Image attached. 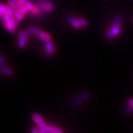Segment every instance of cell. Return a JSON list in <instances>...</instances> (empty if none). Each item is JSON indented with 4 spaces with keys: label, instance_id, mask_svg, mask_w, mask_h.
I'll use <instances>...</instances> for the list:
<instances>
[{
    "label": "cell",
    "instance_id": "8992f818",
    "mask_svg": "<svg viewBox=\"0 0 133 133\" xmlns=\"http://www.w3.org/2000/svg\"><path fill=\"white\" fill-rule=\"evenodd\" d=\"M46 54L48 56H49L51 54H52L53 52H54V47H53L52 44L49 41L47 42V44H46Z\"/></svg>",
    "mask_w": 133,
    "mask_h": 133
},
{
    "label": "cell",
    "instance_id": "7a4b0ae2",
    "mask_svg": "<svg viewBox=\"0 0 133 133\" xmlns=\"http://www.w3.org/2000/svg\"><path fill=\"white\" fill-rule=\"evenodd\" d=\"M121 18L119 16H117L116 17L115 19L114 25H113L112 28L107 33L108 38H112L114 36L117 35L119 32V24H120Z\"/></svg>",
    "mask_w": 133,
    "mask_h": 133
},
{
    "label": "cell",
    "instance_id": "6da1fadb",
    "mask_svg": "<svg viewBox=\"0 0 133 133\" xmlns=\"http://www.w3.org/2000/svg\"><path fill=\"white\" fill-rule=\"evenodd\" d=\"M1 21L3 25L8 30L13 31L16 29V24L14 23V17L12 14L6 13L4 16H1Z\"/></svg>",
    "mask_w": 133,
    "mask_h": 133
},
{
    "label": "cell",
    "instance_id": "30bf717a",
    "mask_svg": "<svg viewBox=\"0 0 133 133\" xmlns=\"http://www.w3.org/2000/svg\"><path fill=\"white\" fill-rule=\"evenodd\" d=\"M5 8H6V12L11 14H13L15 10H16V9H15L14 7H12V6H11V5H9V4L6 5V6H5Z\"/></svg>",
    "mask_w": 133,
    "mask_h": 133
},
{
    "label": "cell",
    "instance_id": "277c9868",
    "mask_svg": "<svg viewBox=\"0 0 133 133\" xmlns=\"http://www.w3.org/2000/svg\"><path fill=\"white\" fill-rule=\"evenodd\" d=\"M39 132H52V133H60L62 132V131L57 128H54L52 126H45L44 127L41 128Z\"/></svg>",
    "mask_w": 133,
    "mask_h": 133
},
{
    "label": "cell",
    "instance_id": "5b68a950",
    "mask_svg": "<svg viewBox=\"0 0 133 133\" xmlns=\"http://www.w3.org/2000/svg\"><path fill=\"white\" fill-rule=\"evenodd\" d=\"M29 30L30 31V32L34 33L36 36H37L38 37L41 38L42 39L43 35H44V32H43L42 31H41L40 30H38V29H36L35 27H33V26H30L29 28Z\"/></svg>",
    "mask_w": 133,
    "mask_h": 133
},
{
    "label": "cell",
    "instance_id": "e0dca14e",
    "mask_svg": "<svg viewBox=\"0 0 133 133\" xmlns=\"http://www.w3.org/2000/svg\"><path fill=\"white\" fill-rule=\"evenodd\" d=\"M79 21L81 26H86L87 25V22H86V21L84 19V18H80V19H79Z\"/></svg>",
    "mask_w": 133,
    "mask_h": 133
},
{
    "label": "cell",
    "instance_id": "44dd1931",
    "mask_svg": "<svg viewBox=\"0 0 133 133\" xmlns=\"http://www.w3.org/2000/svg\"><path fill=\"white\" fill-rule=\"evenodd\" d=\"M39 130H38V129L37 128H34L33 129V130H32V131H31V132H39Z\"/></svg>",
    "mask_w": 133,
    "mask_h": 133
},
{
    "label": "cell",
    "instance_id": "ffe728a7",
    "mask_svg": "<svg viewBox=\"0 0 133 133\" xmlns=\"http://www.w3.org/2000/svg\"><path fill=\"white\" fill-rule=\"evenodd\" d=\"M128 104L130 105L133 106V99H128Z\"/></svg>",
    "mask_w": 133,
    "mask_h": 133
},
{
    "label": "cell",
    "instance_id": "9c48e42d",
    "mask_svg": "<svg viewBox=\"0 0 133 133\" xmlns=\"http://www.w3.org/2000/svg\"><path fill=\"white\" fill-rule=\"evenodd\" d=\"M12 15L14 17V18L19 20V21H21V20H22L23 18H24V14L21 12H19V11H17V10L16 9L15 10L14 12L13 13Z\"/></svg>",
    "mask_w": 133,
    "mask_h": 133
},
{
    "label": "cell",
    "instance_id": "2e32d148",
    "mask_svg": "<svg viewBox=\"0 0 133 133\" xmlns=\"http://www.w3.org/2000/svg\"><path fill=\"white\" fill-rule=\"evenodd\" d=\"M36 123H37V124L38 125V126H39V128H43V127H44V126H46V123L45 122H44V121L42 119H41L40 120H39L38 121V122H36Z\"/></svg>",
    "mask_w": 133,
    "mask_h": 133
},
{
    "label": "cell",
    "instance_id": "7402d4cb",
    "mask_svg": "<svg viewBox=\"0 0 133 133\" xmlns=\"http://www.w3.org/2000/svg\"><path fill=\"white\" fill-rule=\"evenodd\" d=\"M3 62H4V58L2 56H0V64H2Z\"/></svg>",
    "mask_w": 133,
    "mask_h": 133
},
{
    "label": "cell",
    "instance_id": "7c38bea8",
    "mask_svg": "<svg viewBox=\"0 0 133 133\" xmlns=\"http://www.w3.org/2000/svg\"><path fill=\"white\" fill-rule=\"evenodd\" d=\"M23 6H24L25 8L27 10V11H31V9H32L33 8V5L31 3H29V2H27V1H26V2H25L24 4H23Z\"/></svg>",
    "mask_w": 133,
    "mask_h": 133
},
{
    "label": "cell",
    "instance_id": "d6986e66",
    "mask_svg": "<svg viewBox=\"0 0 133 133\" xmlns=\"http://www.w3.org/2000/svg\"><path fill=\"white\" fill-rule=\"evenodd\" d=\"M17 1L19 4H23L25 2H26V0H17Z\"/></svg>",
    "mask_w": 133,
    "mask_h": 133
},
{
    "label": "cell",
    "instance_id": "8fae6325",
    "mask_svg": "<svg viewBox=\"0 0 133 133\" xmlns=\"http://www.w3.org/2000/svg\"><path fill=\"white\" fill-rule=\"evenodd\" d=\"M16 9L17 10V11H19V12L23 13L24 14H26V11H27V10H26L25 8V7L24 6H23V5L19 4H18L17 6H16Z\"/></svg>",
    "mask_w": 133,
    "mask_h": 133
},
{
    "label": "cell",
    "instance_id": "3957f363",
    "mask_svg": "<svg viewBox=\"0 0 133 133\" xmlns=\"http://www.w3.org/2000/svg\"><path fill=\"white\" fill-rule=\"evenodd\" d=\"M30 32V31L26 30V31H21L19 33V46L21 48H24L26 44V41L29 37Z\"/></svg>",
    "mask_w": 133,
    "mask_h": 133
},
{
    "label": "cell",
    "instance_id": "9a60e30c",
    "mask_svg": "<svg viewBox=\"0 0 133 133\" xmlns=\"http://www.w3.org/2000/svg\"><path fill=\"white\" fill-rule=\"evenodd\" d=\"M32 119H33V120L35 121V122L36 123V122H38L39 120H40V119H41V116L39 115L35 114L33 115Z\"/></svg>",
    "mask_w": 133,
    "mask_h": 133
},
{
    "label": "cell",
    "instance_id": "5bb4252c",
    "mask_svg": "<svg viewBox=\"0 0 133 133\" xmlns=\"http://www.w3.org/2000/svg\"><path fill=\"white\" fill-rule=\"evenodd\" d=\"M8 3L9 5H11L12 7H14L15 9H16V6H17L18 4H19L17 3V0H8Z\"/></svg>",
    "mask_w": 133,
    "mask_h": 133
},
{
    "label": "cell",
    "instance_id": "4fadbf2b",
    "mask_svg": "<svg viewBox=\"0 0 133 133\" xmlns=\"http://www.w3.org/2000/svg\"><path fill=\"white\" fill-rule=\"evenodd\" d=\"M6 8L3 3H0V17L4 16L6 14Z\"/></svg>",
    "mask_w": 133,
    "mask_h": 133
},
{
    "label": "cell",
    "instance_id": "ba28073f",
    "mask_svg": "<svg viewBox=\"0 0 133 133\" xmlns=\"http://www.w3.org/2000/svg\"><path fill=\"white\" fill-rule=\"evenodd\" d=\"M0 72L2 73V74L9 75L12 74V71L11 69H9V68L6 67V66H4L2 65L1 64H0Z\"/></svg>",
    "mask_w": 133,
    "mask_h": 133
},
{
    "label": "cell",
    "instance_id": "52a82bcc",
    "mask_svg": "<svg viewBox=\"0 0 133 133\" xmlns=\"http://www.w3.org/2000/svg\"><path fill=\"white\" fill-rule=\"evenodd\" d=\"M69 21L70 24L72 25L75 28H76V29H79V28L81 26L80 22H79V21H78V20L74 19L72 17H70Z\"/></svg>",
    "mask_w": 133,
    "mask_h": 133
},
{
    "label": "cell",
    "instance_id": "ac0fdd59",
    "mask_svg": "<svg viewBox=\"0 0 133 133\" xmlns=\"http://www.w3.org/2000/svg\"><path fill=\"white\" fill-rule=\"evenodd\" d=\"M126 111L128 112H132V111H133V106L130 105L129 107H128L127 109H126Z\"/></svg>",
    "mask_w": 133,
    "mask_h": 133
}]
</instances>
